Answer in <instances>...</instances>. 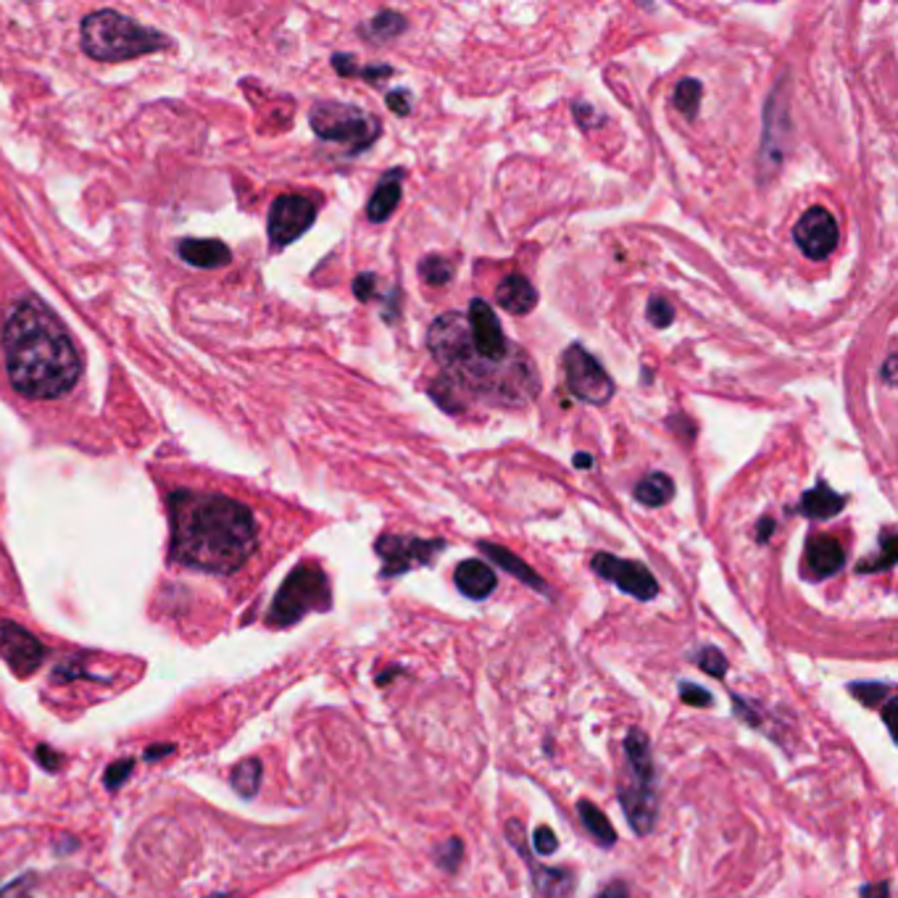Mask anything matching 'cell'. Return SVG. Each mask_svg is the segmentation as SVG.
Listing matches in <instances>:
<instances>
[{"mask_svg":"<svg viewBox=\"0 0 898 898\" xmlns=\"http://www.w3.org/2000/svg\"><path fill=\"white\" fill-rule=\"evenodd\" d=\"M169 519L172 559L201 572H235L259 541L248 506L216 493L177 491L169 498Z\"/></svg>","mask_w":898,"mask_h":898,"instance_id":"cell-1","label":"cell"},{"mask_svg":"<svg viewBox=\"0 0 898 898\" xmlns=\"http://www.w3.org/2000/svg\"><path fill=\"white\" fill-rule=\"evenodd\" d=\"M3 356L9 380L27 398H59L82 375V358L67 327L35 295L16 300L3 324Z\"/></svg>","mask_w":898,"mask_h":898,"instance_id":"cell-2","label":"cell"},{"mask_svg":"<svg viewBox=\"0 0 898 898\" xmlns=\"http://www.w3.org/2000/svg\"><path fill=\"white\" fill-rule=\"evenodd\" d=\"M427 348L448 380L480 398H487L491 403L519 406L537 393V377L528 354L522 351L506 364L487 362L472 348L470 327L461 314H442L438 322L429 327Z\"/></svg>","mask_w":898,"mask_h":898,"instance_id":"cell-3","label":"cell"},{"mask_svg":"<svg viewBox=\"0 0 898 898\" xmlns=\"http://www.w3.org/2000/svg\"><path fill=\"white\" fill-rule=\"evenodd\" d=\"M82 48L95 61H127L138 56L162 50L169 40L156 29H147L134 19H127L117 11H93L82 19Z\"/></svg>","mask_w":898,"mask_h":898,"instance_id":"cell-4","label":"cell"},{"mask_svg":"<svg viewBox=\"0 0 898 898\" xmlns=\"http://www.w3.org/2000/svg\"><path fill=\"white\" fill-rule=\"evenodd\" d=\"M625 759L630 780L622 782L619 804L627 823L638 836H648L657 823V772H653L651 743L643 730L633 728L625 737Z\"/></svg>","mask_w":898,"mask_h":898,"instance_id":"cell-5","label":"cell"},{"mask_svg":"<svg viewBox=\"0 0 898 898\" xmlns=\"http://www.w3.org/2000/svg\"><path fill=\"white\" fill-rule=\"evenodd\" d=\"M332 606V593L327 575L317 564H300L285 577L282 588L269 606V627H291L311 612H327Z\"/></svg>","mask_w":898,"mask_h":898,"instance_id":"cell-6","label":"cell"},{"mask_svg":"<svg viewBox=\"0 0 898 898\" xmlns=\"http://www.w3.org/2000/svg\"><path fill=\"white\" fill-rule=\"evenodd\" d=\"M311 130L327 143H340L362 153L380 138V121L362 108L348 104H317L309 114Z\"/></svg>","mask_w":898,"mask_h":898,"instance_id":"cell-7","label":"cell"},{"mask_svg":"<svg viewBox=\"0 0 898 898\" xmlns=\"http://www.w3.org/2000/svg\"><path fill=\"white\" fill-rule=\"evenodd\" d=\"M564 375H567V388L580 401L590 403V406H604L612 401L614 382L608 371L588 354L582 345H569L562 356Z\"/></svg>","mask_w":898,"mask_h":898,"instance_id":"cell-8","label":"cell"},{"mask_svg":"<svg viewBox=\"0 0 898 898\" xmlns=\"http://www.w3.org/2000/svg\"><path fill=\"white\" fill-rule=\"evenodd\" d=\"M466 327H470L472 348L483 358H487V362L506 364L522 354V348H517V345H511L509 340H506L504 327L498 322L496 311H493L491 304L483 298H474L470 304Z\"/></svg>","mask_w":898,"mask_h":898,"instance_id":"cell-9","label":"cell"},{"mask_svg":"<svg viewBox=\"0 0 898 898\" xmlns=\"http://www.w3.org/2000/svg\"><path fill=\"white\" fill-rule=\"evenodd\" d=\"M446 548L442 541H422L414 535H382L375 551L382 559V577H398L416 567H427L435 554Z\"/></svg>","mask_w":898,"mask_h":898,"instance_id":"cell-10","label":"cell"},{"mask_svg":"<svg viewBox=\"0 0 898 898\" xmlns=\"http://www.w3.org/2000/svg\"><path fill=\"white\" fill-rule=\"evenodd\" d=\"M317 220V206L304 196H280L269 209V240L285 248L298 240Z\"/></svg>","mask_w":898,"mask_h":898,"instance_id":"cell-11","label":"cell"},{"mask_svg":"<svg viewBox=\"0 0 898 898\" xmlns=\"http://www.w3.org/2000/svg\"><path fill=\"white\" fill-rule=\"evenodd\" d=\"M593 572L604 580L614 582L619 590H625L627 595L638 601H651L659 595V582L657 577L651 575V569L643 567L638 562H627L619 559V556L612 554H595L593 556Z\"/></svg>","mask_w":898,"mask_h":898,"instance_id":"cell-12","label":"cell"},{"mask_svg":"<svg viewBox=\"0 0 898 898\" xmlns=\"http://www.w3.org/2000/svg\"><path fill=\"white\" fill-rule=\"evenodd\" d=\"M0 657L11 666L16 677H29L40 670L45 659V648L29 630H24L16 622H0Z\"/></svg>","mask_w":898,"mask_h":898,"instance_id":"cell-13","label":"cell"},{"mask_svg":"<svg viewBox=\"0 0 898 898\" xmlns=\"http://www.w3.org/2000/svg\"><path fill=\"white\" fill-rule=\"evenodd\" d=\"M795 246L810 256L814 261H823L836 251L838 246V222L830 211L823 206H814L795 222L793 227Z\"/></svg>","mask_w":898,"mask_h":898,"instance_id":"cell-14","label":"cell"},{"mask_svg":"<svg viewBox=\"0 0 898 898\" xmlns=\"http://www.w3.org/2000/svg\"><path fill=\"white\" fill-rule=\"evenodd\" d=\"M506 836H509L511 843H515V849L524 856V862H528V867L532 872V883H535L537 894H541L543 898H564L572 894L575 890L572 870L543 867V864H537L535 859L528 854V846H524V838H522V823H519V819H509V823H506Z\"/></svg>","mask_w":898,"mask_h":898,"instance_id":"cell-15","label":"cell"},{"mask_svg":"<svg viewBox=\"0 0 898 898\" xmlns=\"http://www.w3.org/2000/svg\"><path fill=\"white\" fill-rule=\"evenodd\" d=\"M846 564V551L836 537L817 535L806 545V569L814 580H827V577L838 575Z\"/></svg>","mask_w":898,"mask_h":898,"instance_id":"cell-16","label":"cell"},{"mask_svg":"<svg viewBox=\"0 0 898 898\" xmlns=\"http://www.w3.org/2000/svg\"><path fill=\"white\" fill-rule=\"evenodd\" d=\"M453 582H457V588L466 595V599L483 601L493 593V590H496L498 580H496V572H493L485 562L466 559V562H461L457 567V572H453Z\"/></svg>","mask_w":898,"mask_h":898,"instance_id":"cell-17","label":"cell"},{"mask_svg":"<svg viewBox=\"0 0 898 898\" xmlns=\"http://www.w3.org/2000/svg\"><path fill=\"white\" fill-rule=\"evenodd\" d=\"M496 300L501 309L524 317V314H530L537 306V293L532 287V282L522 277V274H506L496 287Z\"/></svg>","mask_w":898,"mask_h":898,"instance_id":"cell-18","label":"cell"},{"mask_svg":"<svg viewBox=\"0 0 898 898\" xmlns=\"http://www.w3.org/2000/svg\"><path fill=\"white\" fill-rule=\"evenodd\" d=\"M480 551L491 559L493 564H498V567L504 569V572H509L511 577H517L519 582H524V586H530L532 590H537V593H545V582L543 577L535 572V569L530 567L528 562L519 559L517 554H511L509 548H504V545H496V543H480Z\"/></svg>","mask_w":898,"mask_h":898,"instance_id":"cell-19","label":"cell"},{"mask_svg":"<svg viewBox=\"0 0 898 898\" xmlns=\"http://www.w3.org/2000/svg\"><path fill=\"white\" fill-rule=\"evenodd\" d=\"M179 256L188 264L201 269H220L233 259V253L222 240H182L179 243Z\"/></svg>","mask_w":898,"mask_h":898,"instance_id":"cell-20","label":"cell"},{"mask_svg":"<svg viewBox=\"0 0 898 898\" xmlns=\"http://www.w3.org/2000/svg\"><path fill=\"white\" fill-rule=\"evenodd\" d=\"M401 172H390L388 177L377 185L375 196L367 203V216L371 222H388L393 211L401 203Z\"/></svg>","mask_w":898,"mask_h":898,"instance_id":"cell-21","label":"cell"},{"mask_svg":"<svg viewBox=\"0 0 898 898\" xmlns=\"http://www.w3.org/2000/svg\"><path fill=\"white\" fill-rule=\"evenodd\" d=\"M846 506V498L838 496L832 487H827L825 483H819L817 487H812V491L804 493V498H801V515L810 517V519H830L843 511Z\"/></svg>","mask_w":898,"mask_h":898,"instance_id":"cell-22","label":"cell"},{"mask_svg":"<svg viewBox=\"0 0 898 898\" xmlns=\"http://www.w3.org/2000/svg\"><path fill=\"white\" fill-rule=\"evenodd\" d=\"M672 496H675V483L664 472L646 474L638 487H635V501L648 506V509H659V506L672 501Z\"/></svg>","mask_w":898,"mask_h":898,"instance_id":"cell-23","label":"cell"},{"mask_svg":"<svg viewBox=\"0 0 898 898\" xmlns=\"http://www.w3.org/2000/svg\"><path fill=\"white\" fill-rule=\"evenodd\" d=\"M577 814H580V823L586 825V830L595 838V843H601V846L617 843V830H614V825L608 823L606 814L601 812L593 801H588V799L577 801Z\"/></svg>","mask_w":898,"mask_h":898,"instance_id":"cell-24","label":"cell"},{"mask_svg":"<svg viewBox=\"0 0 898 898\" xmlns=\"http://www.w3.org/2000/svg\"><path fill=\"white\" fill-rule=\"evenodd\" d=\"M406 29H409V22L401 14H395V11H380V14L371 16L369 22L362 27L364 35L377 45L395 40V37H401Z\"/></svg>","mask_w":898,"mask_h":898,"instance_id":"cell-25","label":"cell"},{"mask_svg":"<svg viewBox=\"0 0 898 898\" xmlns=\"http://www.w3.org/2000/svg\"><path fill=\"white\" fill-rule=\"evenodd\" d=\"M261 775H264V769H261L259 759H243L233 769V788L243 799H253L261 788Z\"/></svg>","mask_w":898,"mask_h":898,"instance_id":"cell-26","label":"cell"},{"mask_svg":"<svg viewBox=\"0 0 898 898\" xmlns=\"http://www.w3.org/2000/svg\"><path fill=\"white\" fill-rule=\"evenodd\" d=\"M849 693L856 696L867 709H883V704L896 696L894 685L888 683H851Z\"/></svg>","mask_w":898,"mask_h":898,"instance_id":"cell-27","label":"cell"},{"mask_svg":"<svg viewBox=\"0 0 898 898\" xmlns=\"http://www.w3.org/2000/svg\"><path fill=\"white\" fill-rule=\"evenodd\" d=\"M701 95H704V87L698 80H683L680 85L675 87V95H672V101H675V108L683 117L693 119L698 114V106H701Z\"/></svg>","mask_w":898,"mask_h":898,"instance_id":"cell-28","label":"cell"},{"mask_svg":"<svg viewBox=\"0 0 898 898\" xmlns=\"http://www.w3.org/2000/svg\"><path fill=\"white\" fill-rule=\"evenodd\" d=\"M896 564V535L894 530L883 532V551L877 556H872L870 562L859 564V572H885Z\"/></svg>","mask_w":898,"mask_h":898,"instance_id":"cell-29","label":"cell"},{"mask_svg":"<svg viewBox=\"0 0 898 898\" xmlns=\"http://www.w3.org/2000/svg\"><path fill=\"white\" fill-rule=\"evenodd\" d=\"M420 272L425 282L429 285L440 287V285H448L453 277V264L448 259H442V256H427L425 261L420 264Z\"/></svg>","mask_w":898,"mask_h":898,"instance_id":"cell-30","label":"cell"},{"mask_svg":"<svg viewBox=\"0 0 898 898\" xmlns=\"http://www.w3.org/2000/svg\"><path fill=\"white\" fill-rule=\"evenodd\" d=\"M461 856H464V843H461L459 838H448L446 843H440L438 849H435V862H438V867L442 872H448V875H457L461 867Z\"/></svg>","mask_w":898,"mask_h":898,"instance_id":"cell-31","label":"cell"},{"mask_svg":"<svg viewBox=\"0 0 898 898\" xmlns=\"http://www.w3.org/2000/svg\"><path fill=\"white\" fill-rule=\"evenodd\" d=\"M696 664H698V670L707 672V675H711V677L728 675V659H724V653L714 646L701 648V651L696 653Z\"/></svg>","mask_w":898,"mask_h":898,"instance_id":"cell-32","label":"cell"},{"mask_svg":"<svg viewBox=\"0 0 898 898\" xmlns=\"http://www.w3.org/2000/svg\"><path fill=\"white\" fill-rule=\"evenodd\" d=\"M646 317L651 319L653 327L664 330V327H670L672 322H675V306H672L666 298H662V295H653V298L648 300Z\"/></svg>","mask_w":898,"mask_h":898,"instance_id":"cell-33","label":"cell"},{"mask_svg":"<svg viewBox=\"0 0 898 898\" xmlns=\"http://www.w3.org/2000/svg\"><path fill=\"white\" fill-rule=\"evenodd\" d=\"M680 698H683L688 707H696V709L711 707V693L696 683H680Z\"/></svg>","mask_w":898,"mask_h":898,"instance_id":"cell-34","label":"cell"},{"mask_svg":"<svg viewBox=\"0 0 898 898\" xmlns=\"http://www.w3.org/2000/svg\"><path fill=\"white\" fill-rule=\"evenodd\" d=\"M532 849H535L537 856L556 854V849H559V838L554 836V830H551V827L541 825L535 830V836H532Z\"/></svg>","mask_w":898,"mask_h":898,"instance_id":"cell-35","label":"cell"},{"mask_svg":"<svg viewBox=\"0 0 898 898\" xmlns=\"http://www.w3.org/2000/svg\"><path fill=\"white\" fill-rule=\"evenodd\" d=\"M130 772H132V761H130V759L114 761V765L106 769V778H104L108 791H117L121 782L130 778Z\"/></svg>","mask_w":898,"mask_h":898,"instance_id":"cell-36","label":"cell"},{"mask_svg":"<svg viewBox=\"0 0 898 898\" xmlns=\"http://www.w3.org/2000/svg\"><path fill=\"white\" fill-rule=\"evenodd\" d=\"M354 293H356V298H358V300H364V304H367V300L375 298V293H377V280H375V274H369V272L358 274V277L354 280Z\"/></svg>","mask_w":898,"mask_h":898,"instance_id":"cell-37","label":"cell"},{"mask_svg":"<svg viewBox=\"0 0 898 898\" xmlns=\"http://www.w3.org/2000/svg\"><path fill=\"white\" fill-rule=\"evenodd\" d=\"M37 761H40V765L48 769V772H56V769L61 767V754H56L54 748H48V746H37Z\"/></svg>","mask_w":898,"mask_h":898,"instance_id":"cell-38","label":"cell"},{"mask_svg":"<svg viewBox=\"0 0 898 898\" xmlns=\"http://www.w3.org/2000/svg\"><path fill=\"white\" fill-rule=\"evenodd\" d=\"M388 106L393 108L395 114H401V117H406V114L412 111V104H409L406 90H395V93H390L388 95Z\"/></svg>","mask_w":898,"mask_h":898,"instance_id":"cell-39","label":"cell"},{"mask_svg":"<svg viewBox=\"0 0 898 898\" xmlns=\"http://www.w3.org/2000/svg\"><path fill=\"white\" fill-rule=\"evenodd\" d=\"M859 896H862V898H890V881L862 885V890H859Z\"/></svg>","mask_w":898,"mask_h":898,"instance_id":"cell-40","label":"cell"},{"mask_svg":"<svg viewBox=\"0 0 898 898\" xmlns=\"http://www.w3.org/2000/svg\"><path fill=\"white\" fill-rule=\"evenodd\" d=\"M595 898H630V888H627L625 881H612L601 888V894Z\"/></svg>","mask_w":898,"mask_h":898,"instance_id":"cell-41","label":"cell"},{"mask_svg":"<svg viewBox=\"0 0 898 898\" xmlns=\"http://www.w3.org/2000/svg\"><path fill=\"white\" fill-rule=\"evenodd\" d=\"M575 117H577V121H580L582 127H590V119H599L593 114V108H590L588 104H577L575 106Z\"/></svg>","mask_w":898,"mask_h":898,"instance_id":"cell-42","label":"cell"},{"mask_svg":"<svg viewBox=\"0 0 898 898\" xmlns=\"http://www.w3.org/2000/svg\"><path fill=\"white\" fill-rule=\"evenodd\" d=\"M896 696L894 698H888V701L883 704V717H885V728L888 730H894V711H896Z\"/></svg>","mask_w":898,"mask_h":898,"instance_id":"cell-43","label":"cell"},{"mask_svg":"<svg viewBox=\"0 0 898 898\" xmlns=\"http://www.w3.org/2000/svg\"><path fill=\"white\" fill-rule=\"evenodd\" d=\"M894 371H896V356L890 354L888 358H885V367H883V377H885V382H888V385L896 382Z\"/></svg>","mask_w":898,"mask_h":898,"instance_id":"cell-44","label":"cell"},{"mask_svg":"<svg viewBox=\"0 0 898 898\" xmlns=\"http://www.w3.org/2000/svg\"><path fill=\"white\" fill-rule=\"evenodd\" d=\"M175 752V746H169V743H162V746H153L145 752V759H158V756H166Z\"/></svg>","mask_w":898,"mask_h":898,"instance_id":"cell-45","label":"cell"},{"mask_svg":"<svg viewBox=\"0 0 898 898\" xmlns=\"http://www.w3.org/2000/svg\"><path fill=\"white\" fill-rule=\"evenodd\" d=\"M769 532H775V522H772V519H761V522H759V543L767 541Z\"/></svg>","mask_w":898,"mask_h":898,"instance_id":"cell-46","label":"cell"},{"mask_svg":"<svg viewBox=\"0 0 898 898\" xmlns=\"http://www.w3.org/2000/svg\"><path fill=\"white\" fill-rule=\"evenodd\" d=\"M590 464H593V459H590L588 453H577V457H575L577 470H590Z\"/></svg>","mask_w":898,"mask_h":898,"instance_id":"cell-47","label":"cell"},{"mask_svg":"<svg viewBox=\"0 0 898 898\" xmlns=\"http://www.w3.org/2000/svg\"><path fill=\"white\" fill-rule=\"evenodd\" d=\"M398 672H401V670H398V666H393V670H388V672H385V675H380V677H377V683H380V685H385V683H388V680H390V677H395V675H398Z\"/></svg>","mask_w":898,"mask_h":898,"instance_id":"cell-48","label":"cell"}]
</instances>
